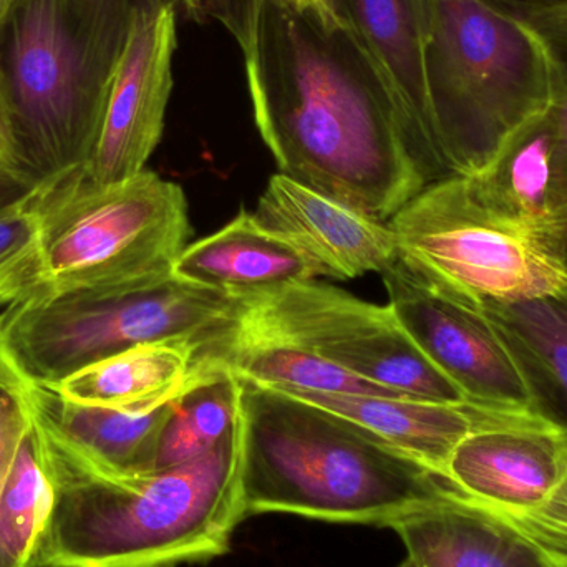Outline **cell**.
I'll return each mask as SVG.
<instances>
[{
	"instance_id": "8",
	"label": "cell",
	"mask_w": 567,
	"mask_h": 567,
	"mask_svg": "<svg viewBox=\"0 0 567 567\" xmlns=\"http://www.w3.org/2000/svg\"><path fill=\"white\" fill-rule=\"evenodd\" d=\"M239 297L169 276L113 292L37 296L0 312V340L29 382L53 386L130 347L231 326Z\"/></svg>"
},
{
	"instance_id": "20",
	"label": "cell",
	"mask_w": 567,
	"mask_h": 567,
	"mask_svg": "<svg viewBox=\"0 0 567 567\" xmlns=\"http://www.w3.org/2000/svg\"><path fill=\"white\" fill-rule=\"evenodd\" d=\"M523 22L539 37L555 73L556 96L545 118L502 159L506 178L526 198L567 216V3L539 10Z\"/></svg>"
},
{
	"instance_id": "10",
	"label": "cell",
	"mask_w": 567,
	"mask_h": 567,
	"mask_svg": "<svg viewBox=\"0 0 567 567\" xmlns=\"http://www.w3.org/2000/svg\"><path fill=\"white\" fill-rule=\"evenodd\" d=\"M380 276L400 326L470 405L543 415L518 357L486 313L433 292L399 261Z\"/></svg>"
},
{
	"instance_id": "3",
	"label": "cell",
	"mask_w": 567,
	"mask_h": 567,
	"mask_svg": "<svg viewBox=\"0 0 567 567\" xmlns=\"http://www.w3.org/2000/svg\"><path fill=\"white\" fill-rule=\"evenodd\" d=\"M243 515L392 528L453 486L353 423L278 390L236 379Z\"/></svg>"
},
{
	"instance_id": "7",
	"label": "cell",
	"mask_w": 567,
	"mask_h": 567,
	"mask_svg": "<svg viewBox=\"0 0 567 567\" xmlns=\"http://www.w3.org/2000/svg\"><path fill=\"white\" fill-rule=\"evenodd\" d=\"M35 212L32 272L22 300L163 281L192 236L182 186L150 169L110 185L80 169L39 186Z\"/></svg>"
},
{
	"instance_id": "6",
	"label": "cell",
	"mask_w": 567,
	"mask_h": 567,
	"mask_svg": "<svg viewBox=\"0 0 567 567\" xmlns=\"http://www.w3.org/2000/svg\"><path fill=\"white\" fill-rule=\"evenodd\" d=\"M389 226L416 281L473 309L567 290V218L516 205L482 175L430 183Z\"/></svg>"
},
{
	"instance_id": "19",
	"label": "cell",
	"mask_w": 567,
	"mask_h": 567,
	"mask_svg": "<svg viewBox=\"0 0 567 567\" xmlns=\"http://www.w3.org/2000/svg\"><path fill=\"white\" fill-rule=\"evenodd\" d=\"M173 403L145 412L86 405L32 383L33 415L80 456L113 473L152 472Z\"/></svg>"
},
{
	"instance_id": "18",
	"label": "cell",
	"mask_w": 567,
	"mask_h": 567,
	"mask_svg": "<svg viewBox=\"0 0 567 567\" xmlns=\"http://www.w3.org/2000/svg\"><path fill=\"white\" fill-rule=\"evenodd\" d=\"M390 529L416 567H548L535 545L455 488Z\"/></svg>"
},
{
	"instance_id": "1",
	"label": "cell",
	"mask_w": 567,
	"mask_h": 567,
	"mask_svg": "<svg viewBox=\"0 0 567 567\" xmlns=\"http://www.w3.org/2000/svg\"><path fill=\"white\" fill-rule=\"evenodd\" d=\"M245 59L279 173L382 223L430 185L385 80L332 7L261 0Z\"/></svg>"
},
{
	"instance_id": "13",
	"label": "cell",
	"mask_w": 567,
	"mask_h": 567,
	"mask_svg": "<svg viewBox=\"0 0 567 567\" xmlns=\"http://www.w3.org/2000/svg\"><path fill=\"white\" fill-rule=\"evenodd\" d=\"M256 218L292 243L323 278L382 275L399 261L389 223L377 221L282 173L269 178Z\"/></svg>"
},
{
	"instance_id": "15",
	"label": "cell",
	"mask_w": 567,
	"mask_h": 567,
	"mask_svg": "<svg viewBox=\"0 0 567 567\" xmlns=\"http://www.w3.org/2000/svg\"><path fill=\"white\" fill-rule=\"evenodd\" d=\"M392 92L430 183L436 182L425 82V0H332Z\"/></svg>"
},
{
	"instance_id": "35",
	"label": "cell",
	"mask_w": 567,
	"mask_h": 567,
	"mask_svg": "<svg viewBox=\"0 0 567 567\" xmlns=\"http://www.w3.org/2000/svg\"><path fill=\"white\" fill-rule=\"evenodd\" d=\"M399 567H416V566L413 565V563L410 561L409 558H406L405 561H403L402 565H400Z\"/></svg>"
},
{
	"instance_id": "25",
	"label": "cell",
	"mask_w": 567,
	"mask_h": 567,
	"mask_svg": "<svg viewBox=\"0 0 567 567\" xmlns=\"http://www.w3.org/2000/svg\"><path fill=\"white\" fill-rule=\"evenodd\" d=\"M37 188L0 208V312L20 302L29 287L37 238Z\"/></svg>"
},
{
	"instance_id": "31",
	"label": "cell",
	"mask_w": 567,
	"mask_h": 567,
	"mask_svg": "<svg viewBox=\"0 0 567 567\" xmlns=\"http://www.w3.org/2000/svg\"><path fill=\"white\" fill-rule=\"evenodd\" d=\"M30 189H33L32 186L27 185L17 176L0 173V208L16 202L17 198L25 195Z\"/></svg>"
},
{
	"instance_id": "9",
	"label": "cell",
	"mask_w": 567,
	"mask_h": 567,
	"mask_svg": "<svg viewBox=\"0 0 567 567\" xmlns=\"http://www.w3.org/2000/svg\"><path fill=\"white\" fill-rule=\"evenodd\" d=\"M231 336L281 343L413 399L470 405L413 343L386 306L303 281L238 293Z\"/></svg>"
},
{
	"instance_id": "11",
	"label": "cell",
	"mask_w": 567,
	"mask_h": 567,
	"mask_svg": "<svg viewBox=\"0 0 567 567\" xmlns=\"http://www.w3.org/2000/svg\"><path fill=\"white\" fill-rule=\"evenodd\" d=\"M445 478L492 515H567V429L538 413H496L460 442Z\"/></svg>"
},
{
	"instance_id": "5",
	"label": "cell",
	"mask_w": 567,
	"mask_h": 567,
	"mask_svg": "<svg viewBox=\"0 0 567 567\" xmlns=\"http://www.w3.org/2000/svg\"><path fill=\"white\" fill-rule=\"evenodd\" d=\"M132 25L75 0H17L0 29V73L12 106L20 172L52 185L85 168Z\"/></svg>"
},
{
	"instance_id": "21",
	"label": "cell",
	"mask_w": 567,
	"mask_h": 567,
	"mask_svg": "<svg viewBox=\"0 0 567 567\" xmlns=\"http://www.w3.org/2000/svg\"><path fill=\"white\" fill-rule=\"evenodd\" d=\"M482 312L518 357L543 415L567 429V290Z\"/></svg>"
},
{
	"instance_id": "29",
	"label": "cell",
	"mask_w": 567,
	"mask_h": 567,
	"mask_svg": "<svg viewBox=\"0 0 567 567\" xmlns=\"http://www.w3.org/2000/svg\"><path fill=\"white\" fill-rule=\"evenodd\" d=\"M0 173L17 176V178L27 183L25 179H23L22 172H20L16 123H13L12 106H10L2 73H0ZM27 185H29V183H27Z\"/></svg>"
},
{
	"instance_id": "22",
	"label": "cell",
	"mask_w": 567,
	"mask_h": 567,
	"mask_svg": "<svg viewBox=\"0 0 567 567\" xmlns=\"http://www.w3.org/2000/svg\"><path fill=\"white\" fill-rule=\"evenodd\" d=\"M221 369L235 379L290 392L409 396L360 379L320 357L281 343L238 339L229 330L219 352Z\"/></svg>"
},
{
	"instance_id": "34",
	"label": "cell",
	"mask_w": 567,
	"mask_h": 567,
	"mask_svg": "<svg viewBox=\"0 0 567 567\" xmlns=\"http://www.w3.org/2000/svg\"><path fill=\"white\" fill-rule=\"evenodd\" d=\"M310 2L326 3V6L332 7V0H310Z\"/></svg>"
},
{
	"instance_id": "17",
	"label": "cell",
	"mask_w": 567,
	"mask_h": 567,
	"mask_svg": "<svg viewBox=\"0 0 567 567\" xmlns=\"http://www.w3.org/2000/svg\"><path fill=\"white\" fill-rule=\"evenodd\" d=\"M173 276L233 296L323 278L303 252L248 209L208 238L186 246Z\"/></svg>"
},
{
	"instance_id": "4",
	"label": "cell",
	"mask_w": 567,
	"mask_h": 567,
	"mask_svg": "<svg viewBox=\"0 0 567 567\" xmlns=\"http://www.w3.org/2000/svg\"><path fill=\"white\" fill-rule=\"evenodd\" d=\"M425 82L439 179L492 168L556 96L539 37L483 0H425Z\"/></svg>"
},
{
	"instance_id": "16",
	"label": "cell",
	"mask_w": 567,
	"mask_h": 567,
	"mask_svg": "<svg viewBox=\"0 0 567 567\" xmlns=\"http://www.w3.org/2000/svg\"><path fill=\"white\" fill-rule=\"evenodd\" d=\"M278 392L353 423L386 445L422 463L442 478H445L450 456L460 442L498 413L473 405H452L413 396L290 390Z\"/></svg>"
},
{
	"instance_id": "28",
	"label": "cell",
	"mask_w": 567,
	"mask_h": 567,
	"mask_svg": "<svg viewBox=\"0 0 567 567\" xmlns=\"http://www.w3.org/2000/svg\"><path fill=\"white\" fill-rule=\"evenodd\" d=\"M75 2L93 16L132 25L136 17L165 9L176 10L183 0H75Z\"/></svg>"
},
{
	"instance_id": "2",
	"label": "cell",
	"mask_w": 567,
	"mask_h": 567,
	"mask_svg": "<svg viewBox=\"0 0 567 567\" xmlns=\"http://www.w3.org/2000/svg\"><path fill=\"white\" fill-rule=\"evenodd\" d=\"M35 430L52 486L37 566L179 567L231 548L246 519L235 430L208 455L148 473L106 472Z\"/></svg>"
},
{
	"instance_id": "26",
	"label": "cell",
	"mask_w": 567,
	"mask_h": 567,
	"mask_svg": "<svg viewBox=\"0 0 567 567\" xmlns=\"http://www.w3.org/2000/svg\"><path fill=\"white\" fill-rule=\"evenodd\" d=\"M33 425L32 382L20 372L0 340V492ZM0 567H13L2 551Z\"/></svg>"
},
{
	"instance_id": "23",
	"label": "cell",
	"mask_w": 567,
	"mask_h": 567,
	"mask_svg": "<svg viewBox=\"0 0 567 567\" xmlns=\"http://www.w3.org/2000/svg\"><path fill=\"white\" fill-rule=\"evenodd\" d=\"M50 505L52 486L33 425L0 492V551L13 567H39L37 555Z\"/></svg>"
},
{
	"instance_id": "32",
	"label": "cell",
	"mask_w": 567,
	"mask_h": 567,
	"mask_svg": "<svg viewBox=\"0 0 567 567\" xmlns=\"http://www.w3.org/2000/svg\"><path fill=\"white\" fill-rule=\"evenodd\" d=\"M538 551L542 553L543 559H545L548 567H567V555L555 551H543V549H538Z\"/></svg>"
},
{
	"instance_id": "27",
	"label": "cell",
	"mask_w": 567,
	"mask_h": 567,
	"mask_svg": "<svg viewBox=\"0 0 567 567\" xmlns=\"http://www.w3.org/2000/svg\"><path fill=\"white\" fill-rule=\"evenodd\" d=\"M182 3L196 22H218L225 27L245 55L251 50L261 0H183Z\"/></svg>"
},
{
	"instance_id": "30",
	"label": "cell",
	"mask_w": 567,
	"mask_h": 567,
	"mask_svg": "<svg viewBox=\"0 0 567 567\" xmlns=\"http://www.w3.org/2000/svg\"><path fill=\"white\" fill-rule=\"evenodd\" d=\"M483 2L488 3L499 12L523 20L532 13L539 12V10L563 6V3H567V0H483Z\"/></svg>"
},
{
	"instance_id": "14",
	"label": "cell",
	"mask_w": 567,
	"mask_h": 567,
	"mask_svg": "<svg viewBox=\"0 0 567 567\" xmlns=\"http://www.w3.org/2000/svg\"><path fill=\"white\" fill-rule=\"evenodd\" d=\"M231 326L205 336L138 343L49 389L86 405L126 412L158 409L198 386L229 377L219 363L218 347Z\"/></svg>"
},
{
	"instance_id": "33",
	"label": "cell",
	"mask_w": 567,
	"mask_h": 567,
	"mask_svg": "<svg viewBox=\"0 0 567 567\" xmlns=\"http://www.w3.org/2000/svg\"><path fill=\"white\" fill-rule=\"evenodd\" d=\"M17 0H0V29H2L3 22H6L7 16H9Z\"/></svg>"
},
{
	"instance_id": "24",
	"label": "cell",
	"mask_w": 567,
	"mask_h": 567,
	"mask_svg": "<svg viewBox=\"0 0 567 567\" xmlns=\"http://www.w3.org/2000/svg\"><path fill=\"white\" fill-rule=\"evenodd\" d=\"M238 385L235 377L206 383L173 403L163 426L152 472L202 458L225 442L235 430Z\"/></svg>"
},
{
	"instance_id": "12",
	"label": "cell",
	"mask_w": 567,
	"mask_h": 567,
	"mask_svg": "<svg viewBox=\"0 0 567 567\" xmlns=\"http://www.w3.org/2000/svg\"><path fill=\"white\" fill-rule=\"evenodd\" d=\"M178 45L176 10L136 17L113 79L99 142L83 173L99 185L146 169L162 142Z\"/></svg>"
}]
</instances>
